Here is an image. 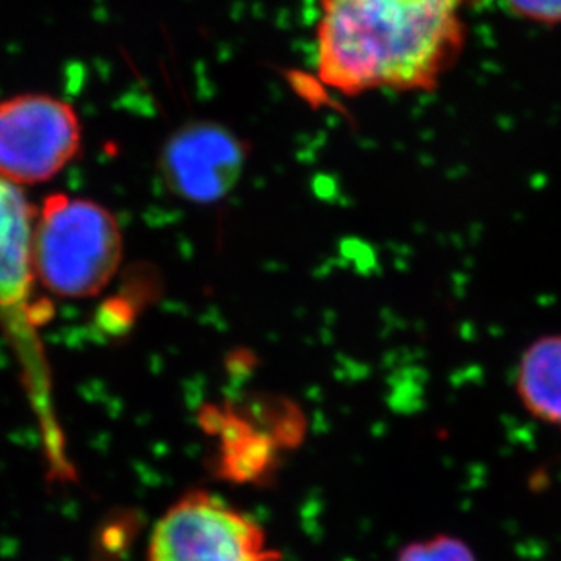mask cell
Segmentation results:
<instances>
[{"instance_id": "cell-3", "label": "cell", "mask_w": 561, "mask_h": 561, "mask_svg": "<svg viewBox=\"0 0 561 561\" xmlns=\"http://www.w3.org/2000/svg\"><path fill=\"white\" fill-rule=\"evenodd\" d=\"M146 561H280L250 514L209 491H191L154 524Z\"/></svg>"}, {"instance_id": "cell-6", "label": "cell", "mask_w": 561, "mask_h": 561, "mask_svg": "<svg viewBox=\"0 0 561 561\" xmlns=\"http://www.w3.org/2000/svg\"><path fill=\"white\" fill-rule=\"evenodd\" d=\"M35 222L37 211L30 204L21 186L0 176V320L13 333L26 356L35 351L30 342L35 339L33 328V286L35 273Z\"/></svg>"}, {"instance_id": "cell-9", "label": "cell", "mask_w": 561, "mask_h": 561, "mask_svg": "<svg viewBox=\"0 0 561 561\" xmlns=\"http://www.w3.org/2000/svg\"><path fill=\"white\" fill-rule=\"evenodd\" d=\"M513 15L541 26H561V0H503Z\"/></svg>"}, {"instance_id": "cell-2", "label": "cell", "mask_w": 561, "mask_h": 561, "mask_svg": "<svg viewBox=\"0 0 561 561\" xmlns=\"http://www.w3.org/2000/svg\"><path fill=\"white\" fill-rule=\"evenodd\" d=\"M35 273L62 298L95 297L123 262V229L110 209L55 193L43 202L35 222Z\"/></svg>"}, {"instance_id": "cell-7", "label": "cell", "mask_w": 561, "mask_h": 561, "mask_svg": "<svg viewBox=\"0 0 561 561\" xmlns=\"http://www.w3.org/2000/svg\"><path fill=\"white\" fill-rule=\"evenodd\" d=\"M514 389L533 419L561 430V334H543L527 345Z\"/></svg>"}, {"instance_id": "cell-4", "label": "cell", "mask_w": 561, "mask_h": 561, "mask_svg": "<svg viewBox=\"0 0 561 561\" xmlns=\"http://www.w3.org/2000/svg\"><path fill=\"white\" fill-rule=\"evenodd\" d=\"M82 126L73 107L46 95L0 99V176L16 186L48 182L77 159Z\"/></svg>"}, {"instance_id": "cell-1", "label": "cell", "mask_w": 561, "mask_h": 561, "mask_svg": "<svg viewBox=\"0 0 561 561\" xmlns=\"http://www.w3.org/2000/svg\"><path fill=\"white\" fill-rule=\"evenodd\" d=\"M477 0H320L317 71L342 95L430 93L460 62Z\"/></svg>"}, {"instance_id": "cell-5", "label": "cell", "mask_w": 561, "mask_h": 561, "mask_svg": "<svg viewBox=\"0 0 561 561\" xmlns=\"http://www.w3.org/2000/svg\"><path fill=\"white\" fill-rule=\"evenodd\" d=\"M250 146L228 127L196 121L176 129L160 151L159 170L168 190L182 201H222L244 175Z\"/></svg>"}, {"instance_id": "cell-8", "label": "cell", "mask_w": 561, "mask_h": 561, "mask_svg": "<svg viewBox=\"0 0 561 561\" xmlns=\"http://www.w3.org/2000/svg\"><path fill=\"white\" fill-rule=\"evenodd\" d=\"M394 561H478V558L458 536L436 535L411 541Z\"/></svg>"}]
</instances>
